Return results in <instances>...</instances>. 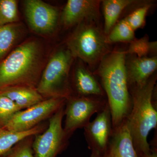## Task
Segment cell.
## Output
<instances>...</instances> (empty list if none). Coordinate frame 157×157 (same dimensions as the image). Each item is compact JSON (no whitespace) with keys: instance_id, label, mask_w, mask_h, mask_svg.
<instances>
[{"instance_id":"12","label":"cell","mask_w":157,"mask_h":157,"mask_svg":"<svg viewBox=\"0 0 157 157\" xmlns=\"http://www.w3.org/2000/svg\"><path fill=\"white\" fill-rule=\"evenodd\" d=\"M75 59L76 62L70 76L71 96L106 98L97 76L83 62Z\"/></svg>"},{"instance_id":"26","label":"cell","mask_w":157,"mask_h":157,"mask_svg":"<svg viewBox=\"0 0 157 157\" xmlns=\"http://www.w3.org/2000/svg\"><path fill=\"white\" fill-rule=\"evenodd\" d=\"M90 157H100V156L98 154L94 152H91V154Z\"/></svg>"},{"instance_id":"4","label":"cell","mask_w":157,"mask_h":157,"mask_svg":"<svg viewBox=\"0 0 157 157\" xmlns=\"http://www.w3.org/2000/svg\"><path fill=\"white\" fill-rule=\"evenodd\" d=\"M65 45L75 59L85 63L94 72L111 51L99 22L85 21L76 26Z\"/></svg>"},{"instance_id":"20","label":"cell","mask_w":157,"mask_h":157,"mask_svg":"<svg viewBox=\"0 0 157 157\" xmlns=\"http://www.w3.org/2000/svg\"><path fill=\"white\" fill-rule=\"evenodd\" d=\"M20 21L18 1L0 0V25Z\"/></svg>"},{"instance_id":"22","label":"cell","mask_w":157,"mask_h":157,"mask_svg":"<svg viewBox=\"0 0 157 157\" xmlns=\"http://www.w3.org/2000/svg\"><path fill=\"white\" fill-rule=\"evenodd\" d=\"M35 135L23 138L0 157H34L33 144Z\"/></svg>"},{"instance_id":"24","label":"cell","mask_w":157,"mask_h":157,"mask_svg":"<svg viewBox=\"0 0 157 157\" xmlns=\"http://www.w3.org/2000/svg\"><path fill=\"white\" fill-rule=\"evenodd\" d=\"M151 5L147 3L138 7L131 12L125 19L134 31L142 28L145 25V20Z\"/></svg>"},{"instance_id":"2","label":"cell","mask_w":157,"mask_h":157,"mask_svg":"<svg viewBox=\"0 0 157 157\" xmlns=\"http://www.w3.org/2000/svg\"><path fill=\"white\" fill-rule=\"evenodd\" d=\"M126 55L125 49L111 51L93 72L100 78L106 94L113 129L126 120L132 108L125 65Z\"/></svg>"},{"instance_id":"16","label":"cell","mask_w":157,"mask_h":157,"mask_svg":"<svg viewBox=\"0 0 157 157\" xmlns=\"http://www.w3.org/2000/svg\"><path fill=\"white\" fill-rule=\"evenodd\" d=\"M0 94L9 98L21 110L29 108L45 100L36 88L28 86L6 88L0 91Z\"/></svg>"},{"instance_id":"14","label":"cell","mask_w":157,"mask_h":157,"mask_svg":"<svg viewBox=\"0 0 157 157\" xmlns=\"http://www.w3.org/2000/svg\"><path fill=\"white\" fill-rule=\"evenodd\" d=\"M100 157H138L126 120L113 129L108 146Z\"/></svg>"},{"instance_id":"1","label":"cell","mask_w":157,"mask_h":157,"mask_svg":"<svg viewBox=\"0 0 157 157\" xmlns=\"http://www.w3.org/2000/svg\"><path fill=\"white\" fill-rule=\"evenodd\" d=\"M50 55L43 39L27 38L0 62V91L16 86L36 88Z\"/></svg>"},{"instance_id":"17","label":"cell","mask_w":157,"mask_h":157,"mask_svg":"<svg viewBox=\"0 0 157 157\" xmlns=\"http://www.w3.org/2000/svg\"><path fill=\"white\" fill-rule=\"evenodd\" d=\"M139 3L135 0H104L101 2L104 19V34L106 36L116 24L121 14L129 6Z\"/></svg>"},{"instance_id":"15","label":"cell","mask_w":157,"mask_h":157,"mask_svg":"<svg viewBox=\"0 0 157 157\" xmlns=\"http://www.w3.org/2000/svg\"><path fill=\"white\" fill-rule=\"evenodd\" d=\"M29 29L21 22L0 25V62L27 38Z\"/></svg>"},{"instance_id":"23","label":"cell","mask_w":157,"mask_h":157,"mask_svg":"<svg viewBox=\"0 0 157 157\" xmlns=\"http://www.w3.org/2000/svg\"><path fill=\"white\" fill-rule=\"evenodd\" d=\"M21 109L6 96L0 94V128H3L14 114Z\"/></svg>"},{"instance_id":"3","label":"cell","mask_w":157,"mask_h":157,"mask_svg":"<svg viewBox=\"0 0 157 157\" xmlns=\"http://www.w3.org/2000/svg\"><path fill=\"white\" fill-rule=\"evenodd\" d=\"M156 81L155 73L142 86L129 87L132 108L126 121L138 157L151 152L147 138L150 132L157 128L156 105L153 100Z\"/></svg>"},{"instance_id":"25","label":"cell","mask_w":157,"mask_h":157,"mask_svg":"<svg viewBox=\"0 0 157 157\" xmlns=\"http://www.w3.org/2000/svg\"><path fill=\"white\" fill-rule=\"evenodd\" d=\"M144 157H157V144L155 145V142L154 143L152 148H151V152Z\"/></svg>"},{"instance_id":"10","label":"cell","mask_w":157,"mask_h":157,"mask_svg":"<svg viewBox=\"0 0 157 157\" xmlns=\"http://www.w3.org/2000/svg\"><path fill=\"white\" fill-rule=\"evenodd\" d=\"M95 118L84 127L88 148L101 156L106 151L113 133L112 117L108 103Z\"/></svg>"},{"instance_id":"8","label":"cell","mask_w":157,"mask_h":157,"mask_svg":"<svg viewBox=\"0 0 157 157\" xmlns=\"http://www.w3.org/2000/svg\"><path fill=\"white\" fill-rule=\"evenodd\" d=\"M66 99H45L29 108L21 110L13 116L3 128L15 132L31 130L42 122L48 121L59 109L65 106Z\"/></svg>"},{"instance_id":"18","label":"cell","mask_w":157,"mask_h":157,"mask_svg":"<svg viewBox=\"0 0 157 157\" xmlns=\"http://www.w3.org/2000/svg\"><path fill=\"white\" fill-rule=\"evenodd\" d=\"M48 121L39 124L33 128L24 132H15L0 128V156L5 154L20 140L31 136L41 134L47 129Z\"/></svg>"},{"instance_id":"11","label":"cell","mask_w":157,"mask_h":157,"mask_svg":"<svg viewBox=\"0 0 157 157\" xmlns=\"http://www.w3.org/2000/svg\"><path fill=\"white\" fill-rule=\"evenodd\" d=\"M99 0H68L60 15L65 29L75 27L85 21L99 22L101 19Z\"/></svg>"},{"instance_id":"5","label":"cell","mask_w":157,"mask_h":157,"mask_svg":"<svg viewBox=\"0 0 157 157\" xmlns=\"http://www.w3.org/2000/svg\"><path fill=\"white\" fill-rule=\"evenodd\" d=\"M75 60L65 44L51 53L36 88L45 100L72 95L70 76Z\"/></svg>"},{"instance_id":"7","label":"cell","mask_w":157,"mask_h":157,"mask_svg":"<svg viewBox=\"0 0 157 157\" xmlns=\"http://www.w3.org/2000/svg\"><path fill=\"white\" fill-rule=\"evenodd\" d=\"M64 108L61 107L48 120V128L43 133L35 135L34 157H56L68 147L70 137L62 125Z\"/></svg>"},{"instance_id":"6","label":"cell","mask_w":157,"mask_h":157,"mask_svg":"<svg viewBox=\"0 0 157 157\" xmlns=\"http://www.w3.org/2000/svg\"><path fill=\"white\" fill-rule=\"evenodd\" d=\"M107 104L106 98L70 96L65 105V132L71 137L76 130L86 126L92 116L103 110Z\"/></svg>"},{"instance_id":"9","label":"cell","mask_w":157,"mask_h":157,"mask_svg":"<svg viewBox=\"0 0 157 157\" xmlns=\"http://www.w3.org/2000/svg\"><path fill=\"white\" fill-rule=\"evenodd\" d=\"M23 7L31 30L42 36H49L55 33L60 15L57 7L41 0L24 1Z\"/></svg>"},{"instance_id":"21","label":"cell","mask_w":157,"mask_h":157,"mask_svg":"<svg viewBox=\"0 0 157 157\" xmlns=\"http://www.w3.org/2000/svg\"><path fill=\"white\" fill-rule=\"evenodd\" d=\"M126 50L127 54L135 55L139 57H146L149 54L157 52V42H149L148 36L140 39H135L130 42Z\"/></svg>"},{"instance_id":"19","label":"cell","mask_w":157,"mask_h":157,"mask_svg":"<svg viewBox=\"0 0 157 157\" xmlns=\"http://www.w3.org/2000/svg\"><path fill=\"white\" fill-rule=\"evenodd\" d=\"M135 39V31L124 18L117 23L106 36V42L109 45L117 42L130 43Z\"/></svg>"},{"instance_id":"13","label":"cell","mask_w":157,"mask_h":157,"mask_svg":"<svg viewBox=\"0 0 157 157\" xmlns=\"http://www.w3.org/2000/svg\"><path fill=\"white\" fill-rule=\"evenodd\" d=\"M125 65L128 87L141 86L155 73L157 56L139 57L135 55L127 54Z\"/></svg>"}]
</instances>
